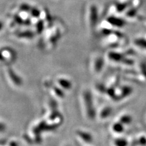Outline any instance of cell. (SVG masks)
<instances>
[{
    "mask_svg": "<svg viewBox=\"0 0 146 146\" xmlns=\"http://www.w3.org/2000/svg\"><path fill=\"white\" fill-rule=\"evenodd\" d=\"M108 21L110 23L111 25L115 26L118 27H123L125 25V21L121 18L115 17H111L108 18Z\"/></svg>",
    "mask_w": 146,
    "mask_h": 146,
    "instance_id": "6da1fadb",
    "label": "cell"
},
{
    "mask_svg": "<svg viewBox=\"0 0 146 146\" xmlns=\"http://www.w3.org/2000/svg\"><path fill=\"white\" fill-rule=\"evenodd\" d=\"M98 18L97 9L95 6H92L90 9V21L92 25H95Z\"/></svg>",
    "mask_w": 146,
    "mask_h": 146,
    "instance_id": "7a4b0ae2",
    "label": "cell"
},
{
    "mask_svg": "<svg viewBox=\"0 0 146 146\" xmlns=\"http://www.w3.org/2000/svg\"><path fill=\"white\" fill-rule=\"evenodd\" d=\"M108 57L111 59V60L115 62L121 61L123 59L122 54H121L120 53H118V52H110L108 54Z\"/></svg>",
    "mask_w": 146,
    "mask_h": 146,
    "instance_id": "3957f363",
    "label": "cell"
},
{
    "mask_svg": "<svg viewBox=\"0 0 146 146\" xmlns=\"http://www.w3.org/2000/svg\"><path fill=\"white\" fill-rule=\"evenodd\" d=\"M135 44L141 48L146 49V40L144 38L137 39L135 41Z\"/></svg>",
    "mask_w": 146,
    "mask_h": 146,
    "instance_id": "277c9868",
    "label": "cell"
},
{
    "mask_svg": "<svg viewBox=\"0 0 146 146\" xmlns=\"http://www.w3.org/2000/svg\"><path fill=\"white\" fill-rule=\"evenodd\" d=\"M127 7V4L125 3H118L116 4V11L118 12H122Z\"/></svg>",
    "mask_w": 146,
    "mask_h": 146,
    "instance_id": "5b68a950",
    "label": "cell"
},
{
    "mask_svg": "<svg viewBox=\"0 0 146 146\" xmlns=\"http://www.w3.org/2000/svg\"><path fill=\"white\" fill-rule=\"evenodd\" d=\"M10 73H11L10 75H11V77H12V80H13V81H14L15 83L17 85H20V84H21V80H20L19 78H18V77L15 74H13V72H11Z\"/></svg>",
    "mask_w": 146,
    "mask_h": 146,
    "instance_id": "8992f818",
    "label": "cell"
},
{
    "mask_svg": "<svg viewBox=\"0 0 146 146\" xmlns=\"http://www.w3.org/2000/svg\"><path fill=\"white\" fill-rule=\"evenodd\" d=\"M136 12V10H135V9H133V10H130V11H129V12H128L127 15L132 17H133L135 15Z\"/></svg>",
    "mask_w": 146,
    "mask_h": 146,
    "instance_id": "52a82bcc",
    "label": "cell"
},
{
    "mask_svg": "<svg viewBox=\"0 0 146 146\" xmlns=\"http://www.w3.org/2000/svg\"><path fill=\"white\" fill-rule=\"evenodd\" d=\"M5 129V126H4L3 124H0V131H4Z\"/></svg>",
    "mask_w": 146,
    "mask_h": 146,
    "instance_id": "ba28073f",
    "label": "cell"
}]
</instances>
